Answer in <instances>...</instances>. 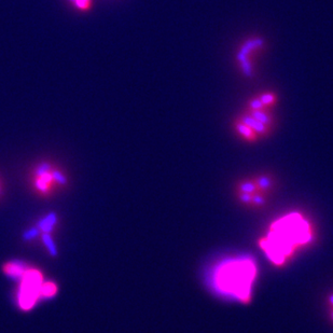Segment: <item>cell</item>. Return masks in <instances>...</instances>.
<instances>
[{"label": "cell", "instance_id": "cell-1", "mask_svg": "<svg viewBox=\"0 0 333 333\" xmlns=\"http://www.w3.org/2000/svg\"><path fill=\"white\" fill-rule=\"evenodd\" d=\"M315 238V230L304 215L288 213L271 223L259 239V247L275 266H283L302 248Z\"/></svg>", "mask_w": 333, "mask_h": 333}, {"label": "cell", "instance_id": "cell-3", "mask_svg": "<svg viewBox=\"0 0 333 333\" xmlns=\"http://www.w3.org/2000/svg\"><path fill=\"white\" fill-rule=\"evenodd\" d=\"M41 274L37 271H26L23 274V285L19 295V303L24 310L31 308L40 297Z\"/></svg>", "mask_w": 333, "mask_h": 333}, {"label": "cell", "instance_id": "cell-4", "mask_svg": "<svg viewBox=\"0 0 333 333\" xmlns=\"http://www.w3.org/2000/svg\"><path fill=\"white\" fill-rule=\"evenodd\" d=\"M6 272L9 274V275H12V276H19L25 273L22 264H17V263L8 264V266H6Z\"/></svg>", "mask_w": 333, "mask_h": 333}, {"label": "cell", "instance_id": "cell-5", "mask_svg": "<svg viewBox=\"0 0 333 333\" xmlns=\"http://www.w3.org/2000/svg\"><path fill=\"white\" fill-rule=\"evenodd\" d=\"M56 292V286L52 283H46L41 285L40 288V296L42 297H52L53 295H55Z\"/></svg>", "mask_w": 333, "mask_h": 333}, {"label": "cell", "instance_id": "cell-2", "mask_svg": "<svg viewBox=\"0 0 333 333\" xmlns=\"http://www.w3.org/2000/svg\"><path fill=\"white\" fill-rule=\"evenodd\" d=\"M258 275L256 261L249 257L228 259L215 267L213 283L217 291L247 304Z\"/></svg>", "mask_w": 333, "mask_h": 333}, {"label": "cell", "instance_id": "cell-6", "mask_svg": "<svg viewBox=\"0 0 333 333\" xmlns=\"http://www.w3.org/2000/svg\"><path fill=\"white\" fill-rule=\"evenodd\" d=\"M76 7L81 11H87L92 7V0H73Z\"/></svg>", "mask_w": 333, "mask_h": 333}]
</instances>
